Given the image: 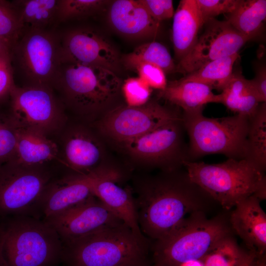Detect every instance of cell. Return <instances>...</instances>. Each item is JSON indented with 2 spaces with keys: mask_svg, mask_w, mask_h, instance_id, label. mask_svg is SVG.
I'll return each instance as SVG.
<instances>
[{
  "mask_svg": "<svg viewBox=\"0 0 266 266\" xmlns=\"http://www.w3.org/2000/svg\"><path fill=\"white\" fill-rule=\"evenodd\" d=\"M133 185L139 228L155 241L169 234L191 214L205 213L216 203L191 180L184 167L136 178Z\"/></svg>",
  "mask_w": 266,
  "mask_h": 266,
  "instance_id": "obj_1",
  "label": "cell"
},
{
  "mask_svg": "<svg viewBox=\"0 0 266 266\" xmlns=\"http://www.w3.org/2000/svg\"><path fill=\"white\" fill-rule=\"evenodd\" d=\"M122 83L117 74L103 67L64 63L53 89L60 93L65 107L83 119L97 122L120 105Z\"/></svg>",
  "mask_w": 266,
  "mask_h": 266,
  "instance_id": "obj_2",
  "label": "cell"
},
{
  "mask_svg": "<svg viewBox=\"0 0 266 266\" xmlns=\"http://www.w3.org/2000/svg\"><path fill=\"white\" fill-rule=\"evenodd\" d=\"M62 244L67 266H148L147 239L125 223Z\"/></svg>",
  "mask_w": 266,
  "mask_h": 266,
  "instance_id": "obj_3",
  "label": "cell"
},
{
  "mask_svg": "<svg viewBox=\"0 0 266 266\" xmlns=\"http://www.w3.org/2000/svg\"><path fill=\"white\" fill-rule=\"evenodd\" d=\"M183 166L191 180L225 210L253 195L266 199L265 172L246 159L218 164L186 161Z\"/></svg>",
  "mask_w": 266,
  "mask_h": 266,
  "instance_id": "obj_4",
  "label": "cell"
},
{
  "mask_svg": "<svg viewBox=\"0 0 266 266\" xmlns=\"http://www.w3.org/2000/svg\"><path fill=\"white\" fill-rule=\"evenodd\" d=\"M229 217L219 215L209 219L203 212L191 214L169 234L155 241L152 266L201 262L220 241L234 234Z\"/></svg>",
  "mask_w": 266,
  "mask_h": 266,
  "instance_id": "obj_5",
  "label": "cell"
},
{
  "mask_svg": "<svg viewBox=\"0 0 266 266\" xmlns=\"http://www.w3.org/2000/svg\"><path fill=\"white\" fill-rule=\"evenodd\" d=\"M4 266H51L61 260L63 244L45 221L32 216H13L0 226Z\"/></svg>",
  "mask_w": 266,
  "mask_h": 266,
  "instance_id": "obj_6",
  "label": "cell"
},
{
  "mask_svg": "<svg viewBox=\"0 0 266 266\" xmlns=\"http://www.w3.org/2000/svg\"><path fill=\"white\" fill-rule=\"evenodd\" d=\"M202 110L182 112L189 161L215 154L228 159H246L249 117L235 114L208 118L203 115Z\"/></svg>",
  "mask_w": 266,
  "mask_h": 266,
  "instance_id": "obj_7",
  "label": "cell"
},
{
  "mask_svg": "<svg viewBox=\"0 0 266 266\" xmlns=\"http://www.w3.org/2000/svg\"><path fill=\"white\" fill-rule=\"evenodd\" d=\"M10 55L14 74L22 78L23 86L53 88L61 64L60 35L52 30L24 32L13 44Z\"/></svg>",
  "mask_w": 266,
  "mask_h": 266,
  "instance_id": "obj_8",
  "label": "cell"
},
{
  "mask_svg": "<svg viewBox=\"0 0 266 266\" xmlns=\"http://www.w3.org/2000/svg\"><path fill=\"white\" fill-rule=\"evenodd\" d=\"M186 136L182 117L120 145L137 164L161 171L173 170L189 161Z\"/></svg>",
  "mask_w": 266,
  "mask_h": 266,
  "instance_id": "obj_9",
  "label": "cell"
},
{
  "mask_svg": "<svg viewBox=\"0 0 266 266\" xmlns=\"http://www.w3.org/2000/svg\"><path fill=\"white\" fill-rule=\"evenodd\" d=\"M8 114L16 127L48 136L65 125V106L47 86L16 85L11 92Z\"/></svg>",
  "mask_w": 266,
  "mask_h": 266,
  "instance_id": "obj_10",
  "label": "cell"
},
{
  "mask_svg": "<svg viewBox=\"0 0 266 266\" xmlns=\"http://www.w3.org/2000/svg\"><path fill=\"white\" fill-rule=\"evenodd\" d=\"M182 117V111L179 108L150 100L137 107L121 104L96 123L102 135L120 144Z\"/></svg>",
  "mask_w": 266,
  "mask_h": 266,
  "instance_id": "obj_11",
  "label": "cell"
},
{
  "mask_svg": "<svg viewBox=\"0 0 266 266\" xmlns=\"http://www.w3.org/2000/svg\"><path fill=\"white\" fill-rule=\"evenodd\" d=\"M43 166L6 164L0 167V215L36 217L43 193L51 182Z\"/></svg>",
  "mask_w": 266,
  "mask_h": 266,
  "instance_id": "obj_12",
  "label": "cell"
},
{
  "mask_svg": "<svg viewBox=\"0 0 266 266\" xmlns=\"http://www.w3.org/2000/svg\"><path fill=\"white\" fill-rule=\"evenodd\" d=\"M203 26L192 49L176 65L175 72L188 74L211 61L238 53L249 41L226 20L210 18Z\"/></svg>",
  "mask_w": 266,
  "mask_h": 266,
  "instance_id": "obj_13",
  "label": "cell"
},
{
  "mask_svg": "<svg viewBox=\"0 0 266 266\" xmlns=\"http://www.w3.org/2000/svg\"><path fill=\"white\" fill-rule=\"evenodd\" d=\"M60 39L61 63L99 66L116 74L120 71L119 53L98 32L87 28L73 29L60 35Z\"/></svg>",
  "mask_w": 266,
  "mask_h": 266,
  "instance_id": "obj_14",
  "label": "cell"
},
{
  "mask_svg": "<svg viewBox=\"0 0 266 266\" xmlns=\"http://www.w3.org/2000/svg\"><path fill=\"white\" fill-rule=\"evenodd\" d=\"M43 220L56 231L62 242L124 223L96 196Z\"/></svg>",
  "mask_w": 266,
  "mask_h": 266,
  "instance_id": "obj_15",
  "label": "cell"
},
{
  "mask_svg": "<svg viewBox=\"0 0 266 266\" xmlns=\"http://www.w3.org/2000/svg\"><path fill=\"white\" fill-rule=\"evenodd\" d=\"M95 196L127 225L139 237L147 238L139 228L134 197L129 188L121 184V173L116 169L101 166L86 174Z\"/></svg>",
  "mask_w": 266,
  "mask_h": 266,
  "instance_id": "obj_16",
  "label": "cell"
},
{
  "mask_svg": "<svg viewBox=\"0 0 266 266\" xmlns=\"http://www.w3.org/2000/svg\"><path fill=\"white\" fill-rule=\"evenodd\" d=\"M62 163L76 172L86 175L104 165L103 145L89 128L81 125L69 129L63 139Z\"/></svg>",
  "mask_w": 266,
  "mask_h": 266,
  "instance_id": "obj_17",
  "label": "cell"
},
{
  "mask_svg": "<svg viewBox=\"0 0 266 266\" xmlns=\"http://www.w3.org/2000/svg\"><path fill=\"white\" fill-rule=\"evenodd\" d=\"M86 175L75 174L51 181L40 199L37 213L43 220L57 215L95 197Z\"/></svg>",
  "mask_w": 266,
  "mask_h": 266,
  "instance_id": "obj_18",
  "label": "cell"
},
{
  "mask_svg": "<svg viewBox=\"0 0 266 266\" xmlns=\"http://www.w3.org/2000/svg\"><path fill=\"white\" fill-rule=\"evenodd\" d=\"M107 19L116 33L129 38L150 39L158 34L160 22L154 19L139 0L111 1Z\"/></svg>",
  "mask_w": 266,
  "mask_h": 266,
  "instance_id": "obj_19",
  "label": "cell"
},
{
  "mask_svg": "<svg viewBox=\"0 0 266 266\" xmlns=\"http://www.w3.org/2000/svg\"><path fill=\"white\" fill-rule=\"evenodd\" d=\"M261 201L254 195L250 196L237 203L229 217L233 233L257 256H263L266 249V214Z\"/></svg>",
  "mask_w": 266,
  "mask_h": 266,
  "instance_id": "obj_20",
  "label": "cell"
},
{
  "mask_svg": "<svg viewBox=\"0 0 266 266\" xmlns=\"http://www.w3.org/2000/svg\"><path fill=\"white\" fill-rule=\"evenodd\" d=\"M16 127L15 155L9 164L28 167L43 166L45 163L57 158L58 145L48 136L33 130Z\"/></svg>",
  "mask_w": 266,
  "mask_h": 266,
  "instance_id": "obj_21",
  "label": "cell"
},
{
  "mask_svg": "<svg viewBox=\"0 0 266 266\" xmlns=\"http://www.w3.org/2000/svg\"><path fill=\"white\" fill-rule=\"evenodd\" d=\"M172 40L175 58L178 62L192 49L205 21L196 0H181L174 13Z\"/></svg>",
  "mask_w": 266,
  "mask_h": 266,
  "instance_id": "obj_22",
  "label": "cell"
},
{
  "mask_svg": "<svg viewBox=\"0 0 266 266\" xmlns=\"http://www.w3.org/2000/svg\"><path fill=\"white\" fill-rule=\"evenodd\" d=\"M158 97L184 113L203 110L208 103H220L219 94H214L208 86L181 79L167 82L166 87L159 91Z\"/></svg>",
  "mask_w": 266,
  "mask_h": 266,
  "instance_id": "obj_23",
  "label": "cell"
},
{
  "mask_svg": "<svg viewBox=\"0 0 266 266\" xmlns=\"http://www.w3.org/2000/svg\"><path fill=\"white\" fill-rule=\"evenodd\" d=\"M220 103L235 114L250 117L261 103L258 95L250 80L240 72H233L227 84L219 94Z\"/></svg>",
  "mask_w": 266,
  "mask_h": 266,
  "instance_id": "obj_24",
  "label": "cell"
},
{
  "mask_svg": "<svg viewBox=\"0 0 266 266\" xmlns=\"http://www.w3.org/2000/svg\"><path fill=\"white\" fill-rule=\"evenodd\" d=\"M59 0L12 1L19 16L21 34L34 30H51L58 23Z\"/></svg>",
  "mask_w": 266,
  "mask_h": 266,
  "instance_id": "obj_25",
  "label": "cell"
},
{
  "mask_svg": "<svg viewBox=\"0 0 266 266\" xmlns=\"http://www.w3.org/2000/svg\"><path fill=\"white\" fill-rule=\"evenodd\" d=\"M227 21L249 41L262 33L266 18V0H240L235 9L228 14Z\"/></svg>",
  "mask_w": 266,
  "mask_h": 266,
  "instance_id": "obj_26",
  "label": "cell"
},
{
  "mask_svg": "<svg viewBox=\"0 0 266 266\" xmlns=\"http://www.w3.org/2000/svg\"><path fill=\"white\" fill-rule=\"evenodd\" d=\"M121 63L127 69L134 71L143 63L158 66L166 74L176 71V65L167 48L157 41L142 44L133 51L121 56Z\"/></svg>",
  "mask_w": 266,
  "mask_h": 266,
  "instance_id": "obj_27",
  "label": "cell"
},
{
  "mask_svg": "<svg viewBox=\"0 0 266 266\" xmlns=\"http://www.w3.org/2000/svg\"><path fill=\"white\" fill-rule=\"evenodd\" d=\"M246 159L262 171L266 169V103H261L249 118Z\"/></svg>",
  "mask_w": 266,
  "mask_h": 266,
  "instance_id": "obj_28",
  "label": "cell"
},
{
  "mask_svg": "<svg viewBox=\"0 0 266 266\" xmlns=\"http://www.w3.org/2000/svg\"><path fill=\"white\" fill-rule=\"evenodd\" d=\"M239 57L238 53H236L213 60L185 75L181 79L202 83L212 89L222 91L231 79L233 66Z\"/></svg>",
  "mask_w": 266,
  "mask_h": 266,
  "instance_id": "obj_29",
  "label": "cell"
},
{
  "mask_svg": "<svg viewBox=\"0 0 266 266\" xmlns=\"http://www.w3.org/2000/svg\"><path fill=\"white\" fill-rule=\"evenodd\" d=\"M252 253L243 251L231 235L220 241L201 262L202 266H240Z\"/></svg>",
  "mask_w": 266,
  "mask_h": 266,
  "instance_id": "obj_30",
  "label": "cell"
},
{
  "mask_svg": "<svg viewBox=\"0 0 266 266\" xmlns=\"http://www.w3.org/2000/svg\"><path fill=\"white\" fill-rule=\"evenodd\" d=\"M111 2L107 0H59L58 23L99 14L107 10Z\"/></svg>",
  "mask_w": 266,
  "mask_h": 266,
  "instance_id": "obj_31",
  "label": "cell"
},
{
  "mask_svg": "<svg viewBox=\"0 0 266 266\" xmlns=\"http://www.w3.org/2000/svg\"><path fill=\"white\" fill-rule=\"evenodd\" d=\"M17 138V127L8 113L0 112V167L12 160Z\"/></svg>",
  "mask_w": 266,
  "mask_h": 266,
  "instance_id": "obj_32",
  "label": "cell"
},
{
  "mask_svg": "<svg viewBox=\"0 0 266 266\" xmlns=\"http://www.w3.org/2000/svg\"><path fill=\"white\" fill-rule=\"evenodd\" d=\"M21 33V26L16 7L12 1L0 0V38L13 45Z\"/></svg>",
  "mask_w": 266,
  "mask_h": 266,
  "instance_id": "obj_33",
  "label": "cell"
},
{
  "mask_svg": "<svg viewBox=\"0 0 266 266\" xmlns=\"http://www.w3.org/2000/svg\"><path fill=\"white\" fill-rule=\"evenodd\" d=\"M121 91L126 105L137 107L150 100L152 89L140 78L130 77L122 83Z\"/></svg>",
  "mask_w": 266,
  "mask_h": 266,
  "instance_id": "obj_34",
  "label": "cell"
},
{
  "mask_svg": "<svg viewBox=\"0 0 266 266\" xmlns=\"http://www.w3.org/2000/svg\"><path fill=\"white\" fill-rule=\"evenodd\" d=\"M16 86L10 50L0 53V105L9 99Z\"/></svg>",
  "mask_w": 266,
  "mask_h": 266,
  "instance_id": "obj_35",
  "label": "cell"
},
{
  "mask_svg": "<svg viewBox=\"0 0 266 266\" xmlns=\"http://www.w3.org/2000/svg\"><path fill=\"white\" fill-rule=\"evenodd\" d=\"M240 0H196L199 9L205 22L208 19L229 14L237 6Z\"/></svg>",
  "mask_w": 266,
  "mask_h": 266,
  "instance_id": "obj_36",
  "label": "cell"
},
{
  "mask_svg": "<svg viewBox=\"0 0 266 266\" xmlns=\"http://www.w3.org/2000/svg\"><path fill=\"white\" fill-rule=\"evenodd\" d=\"M139 77L143 80L151 89L163 90L166 86V73L159 66L154 64L143 63L135 69Z\"/></svg>",
  "mask_w": 266,
  "mask_h": 266,
  "instance_id": "obj_37",
  "label": "cell"
},
{
  "mask_svg": "<svg viewBox=\"0 0 266 266\" xmlns=\"http://www.w3.org/2000/svg\"><path fill=\"white\" fill-rule=\"evenodd\" d=\"M139 0L151 16L159 22L173 16L174 12L171 0Z\"/></svg>",
  "mask_w": 266,
  "mask_h": 266,
  "instance_id": "obj_38",
  "label": "cell"
},
{
  "mask_svg": "<svg viewBox=\"0 0 266 266\" xmlns=\"http://www.w3.org/2000/svg\"><path fill=\"white\" fill-rule=\"evenodd\" d=\"M255 76L250 80L256 90L261 103L266 102V67L264 63H257L255 65Z\"/></svg>",
  "mask_w": 266,
  "mask_h": 266,
  "instance_id": "obj_39",
  "label": "cell"
},
{
  "mask_svg": "<svg viewBox=\"0 0 266 266\" xmlns=\"http://www.w3.org/2000/svg\"><path fill=\"white\" fill-rule=\"evenodd\" d=\"M12 44L8 41L0 38V53L10 50Z\"/></svg>",
  "mask_w": 266,
  "mask_h": 266,
  "instance_id": "obj_40",
  "label": "cell"
},
{
  "mask_svg": "<svg viewBox=\"0 0 266 266\" xmlns=\"http://www.w3.org/2000/svg\"><path fill=\"white\" fill-rule=\"evenodd\" d=\"M250 266H266L263 258L260 259V256L257 257Z\"/></svg>",
  "mask_w": 266,
  "mask_h": 266,
  "instance_id": "obj_41",
  "label": "cell"
},
{
  "mask_svg": "<svg viewBox=\"0 0 266 266\" xmlns=\"http://www.w3.org/2000/svg\"><path fill=\"white\" fill-rule=\"evenodd\" d=\"M256 255L254 254H251L250 256H249L242 264L240 266H250L252 264L253 262L256 258Z\"/></svg>",
  "mask_w": 266,
  "mask_h": 266,
  "instance_id": "obj_42",
  "label": "cell"
},
{
  "mask_svg": "<svg viewBox=\"0 0 266 266\" xmlns=\"http://www.w3.org/2000/svg\"><path fill=\"white\" fill-rule=\"evenodd\" d=\"M0 266H4V263L3 259L2 257L1 250H0Z\"/></svg>",
  "mask_w": 266,
  "mask_h": 266,
  "instance_id": "obj_43",
  "label": "cell"
}]
</instances>
